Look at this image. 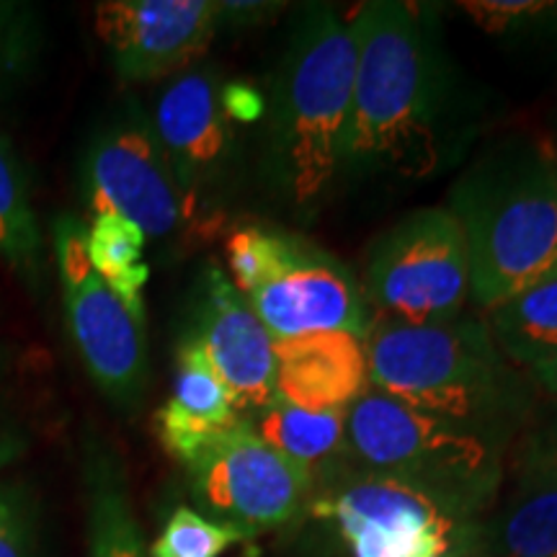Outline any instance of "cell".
Instances as JSON below:
<instances>
[{
    "label": "cell",
    "instance_id": "obj_6",
    "mask_svg": "<svg viewBox=\"0 0 557 557\" xmlns=\"http://www.w3.org/2000/svg\"><path fill=\"white\" fill-rule=\"evenodd\" d=\"M348 451L367 472L406 480L480 513L504 480L506 444L369 385L346 410Z\"/></svg>",
    "mask_w": 557,
    "mask_h": 557
},
{
    "label": "cell",
    "instance_id": "obj_11",
    "mask_svg": "<svg viewBox=\"0 0 557 557\" xmlns=\"http://www.w3.org/2000/svg\"><path fill=\"white\" fill-rule=\"evenodd\" d=\"M96 34L124 83H148L189 67L222 29L214 0H103Z\"/></svg>",
    "mask_w": 557,
    "mask_h": 557
},
{
    "label": "cell",
    "instance_id": "obj_9",
    "mask_svg": "<svg viewBox=\"0 0 557 557\" xmlns=\"http://www.w3.org/2000/svg\"><path fill=\"white\" fill-rule=\"evenodd\" d=\"M197 511L207 519L253 534L289 524L310 504V472L278 455L240 418L184 465Z\"/></svg>",
    "mask_w": 557,
    "mask_h": 557
},
{
    "label": "cell",
    "instance_id": "obj_31",
    "mask_svg": "<svg viewBox=\"0 0 557 557\" xmlns=\"http://www.w3.org/2000/svg\"><path fill=\"white\" fill-rule=\"evenodd\" d=\"M529 380H532L534 387H540L542 393L557 400V351L529 369Z\"/></svg>",
    "mask_w": 557,
    "mask_h": 557
},
{
    "label": "cell",
    "instance_id": "obj_16",
    "mask_svg": "<svg viewBox=\"0 0 557 557\" xmlns=\"http://www.w3.org/2000/svg\"><path fill=\"white\" fill-rule=\"evenodd\" d=\"M276 398L289 406L333 413L348 410L369 387L367 338L331 331L274 341Z\"/></svg>",
    "mask_w": 557,
    "mask_h": 557
},
{
    "label": "cell",
    "instance_id": "obj_23",
    "mask_svg": "<svg viewBox=\"0 0 557 557\" xmlns=\"http://www.w3.org/2000/svg\"><path fill=\"white\" fill-rule=\"evenodd\" d=\"M459 11L511 45H557V0H462Z\"/></svg>",
    "mask_w": 557,
    "mask_h": 557
},
{
    "label": "cell",
    "instance_id": "obj_14",
    "mask_svg": "<svg viewBox=\"0 0 557 557\" xmlns=\"http://www.w3.org/2000/svg\"><path fill=\"white\" fill-rule=\"evenodd\" d=\"M65 295L67 329L88 377L116 408L132 410L148 387V336L145 318H137L96 274Z\"/></svg>",
    "mask_w": 557,
    "mask_h": 557
},
{
    "label": "cell",
    "instance_id": "obj_5",
    "mask_svg": "<svg viewBox=\"0 0 557 557\" xmlns=\"http://www.w3.org/2000/svg\"><path fill=\"white\" fill-rule=\"evenodd\" d=\"M225 250L230 282L274 341L331 331L367 338L361 284L329 250L276 225H243Z\"/></svg>",
    "mask_w": 557,
    "mask_h": 557
},
{
    "label": "cell",
    "instance_id": "obj_2",
    "mask_svg": "<svg viewBox=\"0 0 557 557\" xmlns=\"http://www.w3.org/2000/svg\"><path fill=\"white\" fill-rule=\"evenodd\" d=\"M357 41L351 18L323 3L297 9L269 88L259 178L302 225L315 222L344 171Z\"/></svg>",
    "mask_w": 557,
    "mask_h": 557
},
{
    "label": "cell",
    "instance_id": "obj_4",
    "mask_svg": "<svg viewBox=\"0 0 557 557\" xmlns=\"http://www.w3.org/2000/svg\"><path fill=\"white\" fill-rule=\"evenodd\" d=\"M369 385L457 426L508 444L532 418L534 385L513 367L485 320L434 325L372 323Z\"/></svg>",
    "mask_w": 557,
    "mask_h": 557
},
{
    "label": "cell",
    "instance_id": "obj_24",
    "mask_svg": "<svg viewBox=\"0 0 557 557\" xmlns=\"http://www.w3.org/2000/svg\"><path fill=\"white\" fill-rule=\"evenodd\" d=\"M41 16L29 3L0 0V96L16 90L41 58Z\"/></svg>",
    "mask_w": 557,
    "mask_h": 557
},
{
    "label": "cell",
    "instance_id": "obj_8",
    "mask_svg": "<svg viewBox=\"0 0 557 557\" xmlns=\"http://www.w3.org/2000/svg\"><path fill=\"white\" fill-rule=\"evenodd\" d=\"M359 284L372 323L434 325L462 315L470 269L455 214L426 207L395 222L374 240Z\"/></svg>",
    "mask_w": 557,
    "mask_h": 557
},
{
    "label": "cell",
    "instance_id": "obj_26",
    "mask_svg": "<svg viewBox=\"0 0 557 557\" xmlns=\"http://www.w3.org/2000/svg\"><path fill=\"white\" fill-rule=\"evenodd\" d=\"M0 557H39V500L18 478L0 480Z\"/></svg>",
    "mask_w": 557,
    "mask_h": 557
},
{
    "label": "cell",
    "instance_id": "obj_32",
    "mask_svg": "<svg viewBox=\"0 0 557 557\" xmlns=\"http://www.w3.org/2000/svg\"><path fill=\"white\" fill-rule=\"evenodd\" d=\"M444 557H491V555H487L483 540H478V542H470V545L459 547V549H455V553H449Z\"/></svg>",
    "mask_w": 557,
    "mask_h": 557
},
{
    "label": "cell",
    "instance_id": "obj_12",
    "mask_svg": "<svg viewBox=\"0 0 557 557\" xmlns=\"http://www.w3.org/2000/svg\"><path fill=\"white\" fill-rule=\"evenodd\" d=\"M150 120L191 218L199 201L212 199L227 184L238 158L218 75L212 70L178 75L160 94Z\"/></svg>",
    "mask_w": 557,
    "mask_h": 557
},
{
    "label": "cell",
    "instance_id": "obj_29",
    "mask_svg": "<svg viewBox=\"0 0 557 557\" xmlns=\"http://www.w3.org/2000/svg\"><path fill=\"white\" fill-rule=\"evenodd\" d=\"M282 9H287V3H220V24L246 29L274 18Z\"/></svg>",
    "mask_w": 557,
    "mask_h": 557
},
{
    "label": "cell",
    "instance_id": "obj_10",
    "mask_svg": "<svg viewBox=\"0 0 557 557\" xmlns=\"http://www.w3.org/2000/svg\"><path fill=\"white\" fill-rule=\"evenodd\" d=\"M81 184L94 214H122L145 238H165L189 218L150 114L135 99L94 129L83 150Z\"/></svg>",
    "mask_w": 557,
    "mask_h": 557
},
{
    "label": "cell",
    "instance_id": "obj_15",
    "mask_svg": "<svg viewBox=\"0 0 557 557\" xmlns=\"http://www.w3.org/2000/svg\"><path fill=\"white\" fill-rule=\"evenodd\" d=\"M483 545L491 557H557V410L521 436L511 491Z\"/></svg>",
    "mask_w": 557,
    "mask_h": 557
},
{
    "label": "cell",
    "instance_id": "obj_17",
    "mask_svg": "<svg viewBox=\"0 0 557 557\" xmlns=\"http://www.w3.org/2000/svg\"><path fill=\"white\" fill-rule=\"evenodd\" d=\"M238 403L225 380L191 338H181L176 351L173 395L156 413V429L165 451L186 465L212 438L240 421Z\"/></svg>",
    "mask_w": 557,
    "mask_h": 557
},
{
    "label": "cell",
    "instance_id": "obj_3",
    "mask_svg": "<svg viewBox=\"0 0 557 557\" xmlns=\"http://www.w3.org/2000/svg\"><path fill=\"white\" fill-rule=\"evenodd\" d=\"M447 209L465 235L478 310L557 274V156L540 139L491 145L451 184Z\"/></svg>",
    "mask_w": 557,
    "mask_h": 557
},
{
    "label": "cell",
    "instance_id": "obj_19",
    "mask_svg": "<svg viewBox=\"0 0 557 557\" xmlns=\"http://www.w3.org/2000/svg\"><path fill=\"white\" fill-rule=\"evenodd\" d=\"M243 418L269 447L308 470L315 487L354 465L348 451L346 410L312 413L274 398L267 408Z\"/></svg>",
    "mask_w": 557,
    "mask_h": 557
},
{
    "label": "cell",
    "instance_id": "obj_13",
    "mask_svg": "<svg viewBox=\"0 0 557 557\" xmlns=\"http://www.w3.org/2000/svg\"><path fill=\"white\" fill-rule=\"evenodd\" d=\"M186 338L218 369L235 395L240 416L256 413L276 398L274 338L214 263L199 276Z\"/></svg>",
    "mask_w": 557,
    "mask_h": 557
},
{
    "label": "cell",
    "instance_id": "obj_18",
    "mask_svg": "<svg viewBox=\"0 0 557 557\" xmlns=\"http://www.w3.org/2000/svg\"><path fill=\"white\" fill-rule=\"evenodd\" d=\"M83 483L88 557H150L120 457L99 436H88L83 444Z\"/></svg>",
    "mask_w": 557,
    "mask_h": 557
},
{
    "label": "cell",
    "instance_id": "obj_27",
    "mask_svg": "<svg viewBox=\"0 0 557 557\" xmlns=\"http://www.w3.org/2000/svg\"><path fill=\"white\" fill-rule=\"evenodd\" d=\"M52 250L62 287H73L94 274L88 253V225L75 214H60L52 225Z\"/></svg>",
    "mask_w": 557,
    "mask_h": 557
},
{
    "label": "cell",
    "instance_id": "obj_7",
    "mask_svg": "<svg viewBox=\"0 0 557 557\" xmlns=\"http://www.w3.org/2000/svg\"><path fill=\"white\" fill-rule=\"evenodd\" d=\"M310 513L338 529L351 557H444L483 540L470 508L351 465L320 483Z\"/></svg>",
    "mask_w": 557,
    "mask_h": 557
},
{
    "label": "cell",
    "instance_id": "obj_1",
    "mask_svg": "<svg viewBox=\"0 0 557 557\" xmlns=\"http://www.w3.org/2000/svg\"><path fill=\"white\" fill-rule=\"evenodd\" d=\"M357 41L344 181H423L447 169L472 137L459 78L426 11L372 0L351 16Z\"/></svg>",
    "mask_w": 557,
    "mask_h": 557
},
{
    "label": "cell",
    "instance_id": "obj_22",
    "mask_svg": "<svg viewBox=\"0 0 557 557\" xmlns=\"http://www.w3.org/2000/svg\"><path fill=\"white\" fill-rule=\"evenodd\" d=\"M145 233L116 212L94 214L88 225V253L94 271L137 318H145L143 289L150 278L145 263Z\"/></svg>",
    "mask_w": 557,
    "mask_h": 557
},
{
    "label": "cell",
    "instance_id": "obj_30",
    "mask_svg": "<svg viewBox=\"0 0 557 557\" xmlns=\"http://www.w3.org/2000/svg\"><path fill=\"white\" fill-rule=\"evenodd\" d=\"M222 107L230 122L235 120H256L263 114V99L256 90L243 86H230L222 90Z\"/></svg>",
    "mask_w": 557,
    "mask_h": 557
},
{
    "label": "cell",
    "instance_id": "obj_25",
    "mask_svg": "<svg viewBox=\"0 0 557 557\" xmlns=\"http://www.w3.org/2000/svg\"><path fill=\"white\" fill-rule=\"evenodd\" d=\"M238 542H248L238 529L218 524L197 508L178 506L148 553L150 557H220Z\"/></svg>",
    "mask_w": 557,
    "mask_h": 557
},
{
    "label": "cell",
    "instance_id": "obj_20",
    "mask_svg": "<svg viewBox=\"0 0 557 557\" xmlns=\"http://www.w3.org/2000/svg\"><path fill=\"white\" fill-rule=\"evenodd\" d=\"M0 261L24 287H47V250L32 201V181L11 137L0 129Z\"/></svg>",
    "mask_w": 557,
    "mask_h": 557
},
{
    "label": "cell",
    "instance_id": "obj_21",
    "mask_svg": "<svg viewBox=\"0 0 557 557\" xmlns=\"http://www.w3.org/2000/svg\"><path fill=\"white\" fill-rule=\"evenodd\" d=\"M500 354L527 372L557 351V274L506 299L485 318Z\"/></svg>",
    "mask_w": 557,
    "mask_h": 557
},
{
    "label": "cell",
    "instance_id": "obj_28",
    "mask_svg": "<svg viewBox=\"0 0 557 557\" xmlns=\"http://www.w3.org/2000/svg\"><path fill=\"white\" fill-rule=\"evenodd\" d=\"M3 351H0V369H3ZM26 449H29L26 429L21 426V421H16L9 410L0 408V470L24 457Z\"/></svg>",
    "mask_w": 557,
    "mask_h": 557
}]
</instances>
